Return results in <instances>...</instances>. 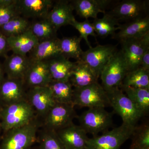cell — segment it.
Returning a JSON list of instances; mask_svg holds the SVG:
<instances>
[{
  "instance_id": "obj_1",
  "label": "cell",
  "mask_w": 149,
  "mask_h": 149,
  "mask_svg": "<svg viewBox=\"0 0 149 149\" xmlns=\"http://www.w3.org/2000/svg\"><path fill=\"white\" fill-rule=\"evenodd\" d=\"M35 110L27 99L3 108L0 114L2 130L6 132L34 120Z\"/></svg>"
},
{
  "instance_id": "obj_2",
  "label": "cell",
  "mask_w": 149,
  "mask_h": 149,
  "mask_svg": "<svg viewBox=\"0 0 149 149\" xmlns=\"http://www.w3.org/2000/svg\"><path fill=\"white\" fill-rule=\"evenodd\" d=\"M136 127L123 123L119 127L101 135L89 138L86 149H120L123 144L131 138Z\"/></svg>"
},
{
  "instance_id": "obj_3",
  "label": "cell",
  "mask_w": 149,
  "mask_h": 149,
  "mask_svg": "<svg viewBox=\"0 0 149 149\" xmlns=\"http://www.w3.org/2000/svg\"><path fill=\"white\" fill-rule=\"evenodd\" d=\"M110 105L119 115L123 123L133 126L144 115L135 104L119 88L106 91Z\"/></svg>"
},
{
  "instance_id": "obj_4",
  "label": "cell",
  "mask_w": 149,
  "mask_h": 149,
  "mask_svg": "<svg viewBox=\"0 0 149 149\" xmlns=\"http://www.w3.org/2000/svg\"><path fill=\"white\" fill-rule=\"evenodd\" d=\"M77 118L79 125L93 136L106 132L112 125V114L104 108H89Z\"/></svg>"
},
{
  "instance_id": "obj_5",
  "label": "cell",
  "mask_w": 149,
  "mask_h": 149,
  "mask_svg": "<svg viewBox=\"0 0 149 149\" xmlns=\"http://www.w3.org/2000/svg\"><path fill=\"white\" fill-rule=\"evenodd\" d=\"M38 125L34 120L6 132L0 149H29L37 140Z\"/></svg>"
},
{
  "instance_id": "obj_6",
  "label": "cell",
  "mask_w": 149,
  "mask_h": 149,
  "mask_svg": "<svg viewBox=\"0 0 149 149\" xmlns=\"http://www.w3.org/2000/svg\"><path fill=\"white\" fill-rule=\"evenodd\" d=\"M128 72L121 52L116 51L101 72L102 86L106 91L120 88Z\"/></svg>"
},
{
  "instance_id": "obj_7",
  "label": "cell",
  "mask_w": 149,
  "mask_h": 149,
  "mask_svg": "<svg viewBox=\"0 0 149 149\" xmlns=\"http://www.w3.org/2000/svg\"><path fill=\"white\" fill-rule=\"evenodd\" d=\"M72 105L88 108H105L110 103L106 91L97 82L84 88H74Z\"/></svg>"
},
{
  "instance_id": "obj_8",
  "label": "cell",
  "mask_w": 149,
  "mask_h": 149,
  "mask_svg": "<svg viewBox=\"0 0 149 149\" xmlns=\"http://www.w3.org/2000/svg\"><path fill=\"white\" fill-rule=\"evenodd\" d=\"M120 49L128 72L140 66L142 57L149 49V32L142 37L120 41Z\"/></svg>"
},
{
  "instance_id": "obj_9",
  "label": "cell",
  "mask_w": 149,
  "mask_h": 149,
  "mask_svg": "<svg viewBox=\"0 0 149 149\" xmlns=\"http://www.w3.org/2000/svg\"><path fill=\"white\" fill-rule=\"evenodd\" d=\"M148 0H123L107 13L118 21L126 22L148 15Z\"/></svg>"
},
{
  "instance_id": "obj_10",
  "label": "cell",
  "mask_w": 149,
  "mask_h": 149,
  "mask_svg": "<svg viewBox=\"0 0 149 149\" xmlns=\"http://www.w3.org/2000/svg\"><path fill=\"white\" fill-rule=\"evenodd\" d=\"M116 51V46L98 45L83 52L80 60L87 65L99 78L104 67Z\"/></svg>"
},
{
  "instance_id": "obj_11",
  "label": "cell",
  "mask_w": 149,
  "mask_h": 149,
  "mask_svg": "<svg viewBox=\"0 0 149 149\" xmlns=\"http://www.w3.org/2000/svg\"><path fill=\"white\" fill-rule=\"evenodd\" d=\"M76 116L73 105L56 103L46 115L45 123L48 129L57 131L72 124Z\"/></svg>"
},
{
  "instance_id": "obj_12",
  "label": "cell",
  "mask_w": 149,
  "mask_h": 149,
  "mask_svg": "<svg viewBox=\"0 0 149 149\" xmlns=\"http://www.w3.org/2000/svg\"><path fill=\"white\" fill-rule=\"evenodd\" d=\"M23 80L5 77L0 84V104L3 107L27 99Z\"/></svg>"
},
{
  "instance_id": "obj_13",
  "label": "cell",
  "mask_w": 149,
  "mask_h": 149,
  "mask_svg": "<svg viewBox=\"0 0 149 149\" xmlns=\"http://www.w3.org/2000/svg\"><path fill=\"white\" fill-rule=\"evenodd\" d=\"M52 0H16L19 15L28 19H41L47 18L53 5Z\"/></svg>"
},
{
  "instance_id": "obj_14",
  "label": "cell",
  "mask_w": 149,
  "mask_h": 149,
  "mask_svg": "<svg viewBox=\"0 0 149 149\" xmlns=\"http://www.w3.org/2000/svg\"><path fill=\"white\" fill-rule=\"evenodd\" d=\"M27 99L34 110L45 116L56 104L48 86L30 88Z\"/></svg>"
},
{
  "instance_id": "obj_15",
  "label": "cell",
  "mask_w": 149,
  "mask_h": 149,
  "mask_svg": "<svg viewBox=\"0 0 149 149\" xmlns=\"http://www.w3.org/2000/svg\"><path fill=\"white\" fill-rule=\"evenodd\" d=\"M65 149H86L87 133L80 125L73 123L56 131Z\"/></svg>"
},
{
  "instance_id": "obj_16",
  "label": "cell",
  "mask_w": 149,
  "mask_h": 149,
  "mask_svg": "<svg viewBox=\"0 0 149 149\" xmlns=\"http://www.w3.org/2000/svg\"><path fill=\"white\" fill-rule=\"evenodd\" d=\"M73 6L70 1H54L47 16V19L57 30L61 27L70 25L74 19Z\"/></svg>"
},
{
  "instance_id": "obj_17",
  "label": "cell",
  "mask_w": 149,
  "mask_h": 149,
  "mask_svg": "<svg viewBox=\"0 0 149 149\" xmlns=\"http://www.w3.org/2000/svg\"><path fill=\"white\" fill-rule=\"evenodd\" d=\"M52 81L47 63L44 61H33L25 74L24 79L25 85L30 88L48 86Z\"/></svg>"
},
{
  "instance_id": "obj_18",
  "label": "cell",
  "mask_w": 149,
  "mask_h": 149,
  "mask_svg": "<svg viewBox=\"0 0 149 149\" xmlns=\"http://www.w3.org/2000/svg\"><path fill=\"white\" fill-rule=\"evenodd\" d=\"M74 10L80 17L88 19L97 18L100 13H106V10L114 1L111 0H74L70 1Z\"/></svg>"
},
{
  "instance_id": "obj_19",
  "label": "cell",
  "mask_w": 149,
  "mask_h": 149,
  "mask_svg": "<svg viewBox=\"0 0 149 149\" xmlns=\"http://www.w3.org/2000/svg\"><path fill=\"white\" fill-rule=\"evenodd\" d=\"M118 31L112 37L119 42L142 37L149 32V15L125 22L118 26Z\"/></svg>"
},
{
  "instance_id": "obj_20",
  "label": "cell",
  "mask_w": 149,
  "mask_h": 149,
  "mask_svg": "<svg viewBox=\"0 0 149 149\" xmlns=\"http://www.w3.org/2000/svg\"><path fill=\"white\" fill-rule=\"evenodd\" d=\"M31 60L27 56L13 53L6 57L3 66L7 78L24 81Z\"/></svg>"
},
{
  "instance_id": "obj_21",
  "label": "cell",
  "mask_w": 149,
  "mask_h": 149,
  "mask_svg": "<svg viewBox=\"0 0 149 149\" xmlns=\"http://www.w3.org/2000/svg\"><path fill=\"white\" fill-rule=\"evenodd\" d=\"M57 37L39 42L29 53L28 57L33 61H44L61 55Z\"/></svg>"
},
{
  "instance_id": "obj_22",
  "label": "cell",
  "mask_w": 149,
  "mask_h": 149,
  "mask_svg": "<svg viewBox=\"0 0 149 149\" xmlns=\"http://www.w3.org/2000/svg\"><path fill=\"white\" fill-rule=\"evenodd\" d=\"M97 78L87 65L81 60L74 62L69 81L74 88H84L98 82Z\"/></svg>"
},
{
  "instance_id": "obj_23",
  "label": "cell",
  "mask_w": 149,
  "mask_h": 149,
  "mask_svg": "<svg viewBox=\"0 0 149 149\" xmlns=\"http://www.w3.org/2000/svg\"><path fill=\"white\" fill-rule=\"evenodd\" d=\"M7 41L13 53L23 56H27L39 42L29 29L17 36L8 37Z\"/></svg>"
},
{
  "instance_id": "obj_24",
  "label": "cell",
  "mask_w": 149,
  "mask_h": 149,
  "mask_svg": "<svg viewBox=\"0 0 149 149\" xmlns=\"http://www.w3.org/2000/svg\"><path fill=\"white\" fill-rule=\"evenodd\" d=\"M52 80L68 81L74 62L61 55L46 61Z\"/></svg>"
},
{
  "instance_id": "obj_25",
  "label": "cell",
  "mask_w": 149,
  "mask_h": 149,
  "mask_svg": "<svg viewBox=\"0 0 149 149\" xmlns=\"http://www.w3.org/2000/svg\"><path fill=\"white\" fill-rule=\"evenodd\" d=\"M56 103L72 104L74 88L69 80H52L48 85Z\"/></svg>"
},
{
  "instance_id": "obj_26",
  "label": "cell",
  "mask_w": 149,
  "mask_h": 149,
  "mask_svg": "<svg viewBox=\"0 0 149 149\" xmlns=\"http://www.w3.org/2000/svg\"><path fill=\"white\" fill-rule=\"evenodd\" d=\"M93 27L97 36L106 37L109 35L112 37L118 30L120 25L119 22L108 13L104 14L101 18L94 19L93 22Z\"/></svg>"
},
{
  "instance_id": "obj_27",
  "label": "cell",
  "mask_w": 149,
  "mask_h": 149,
  "mask_svg": "<svg viewBox=\"0 0 149 149\" xmlns=\"http://www.w3.org/2000/svg\"><path fill=\"white\" fill-rule=\"evenodd\" d=\"M82 38L73 36L65 37L59 40V47L61 55L66 58L80 60L83 51L80 46Z\"/></svg>"
},
{
  "instance_id": "obj_28",
  "label": "cell",
  "mask_w": 149,
  "mask_h": 149,
  "mask_svg": "<svg viewBox=\"0 0 149 149\" xmlns=\"http://www.w3.org/2000/svg\"><path fill=\"white\" fill-rule=\"evenodd\" d=\"M120 88L144 115L149 111V89L129 87Z\"/></svg>"
},
{
  "instance_id": "obj_29",
  "label": "cell",
  "mask_w": 149,
  "mask_h": 149,
  "mask_svg": "<svg viewBox=\"0 0 149 149\" xmlns=\"http://www.w3.org/2000/svg\"><path fill=\"white\" fill-rule=\"evenodd\" d=\"M121 87L149 89V71L139 67L127 72Z\"/></svg>"
},
{
  "instance_id": "obj_30",
  "label": "cell",
  "mask_w": 149,
  "mask_h": 149,
  "mask_svg": "<svg viewBox=\"0 0 149 149\" xmlns=\"http://www.w3.org/2000/svg\"><path fill=\"white\" fill-rule=\"evenodd\" d=\"M29 29L39 42L57 37V30L46 18L31 22Z\"/></svg>"
},
{
  "instance_id": "obj_31",
  "label": "cell",
  "mask_w": 149,
  "mask_h": 149,
  "mask_svg": "<svg viewBox=\"0 0 149 149\" xmlns=\"http://www.w3.org/2000/svg\"><path fill=\"white\" fill-rule=\"evenodd\" d=\"M31 22L21 16L13 18L0 27V32L7 38L21 34L29 29Z\"/></svg>"
},
{
  "instance_id": "obj_32",
  "label": "cell",
  "mask_w": 149,
  "mask_h": 149,
  "mask_svg": "<svg viewBox=\"0 0 149 149\" xmlns=\"http://www.w3.org/2000/svg\"><path fill=\"white\" fill-rule=\"evenodd\" d=\"M131 138L132 143L129 149H149V127L148 125L136 127Z\"/></svg>"
},
{
  "instance_id": "obj_33",
  "label": "cell",
  "mask_w": 149,
  "mask_h": 149,
  "mask_svg": "<svg viewBox=\"0 0 149 149\" xmlns=\"http://www.w3.org/2000/svg\"><path fill=\"white\" fill-rule=\"evenodd\" d=\"M18 16L16 0H0V27Z\"/></svg>"
},
{
  "instance_id": "obj_34",
  "label": "cell",
  "mask_w": 149,
  "mask_h": 149,
  "mask_svg": "<svg viewBox=\"0 0 149 149\" xmlns=\"http://www.w3.org/2000/svg\"><path fill=\"white\" fill-rule=\"evenodd\" d=\"M40 149H65L56 131L48 129L39 141Z\"/></svg>"
},
{
  "instance_id": "obj_35",
  "label": "cell",
  "mask_w": 149,
  "mask_h": 149,
  "mask_svg": "<svg viewBox=\"0 0 149 149\" xmlns=\"http://www.w3.org/2000/svg\"><path fill=\"white\" fill-rule=\"evenodd\" d=\"M70 25L73 26L79 32L80 34L79 37L85 40L89 48L92 47L89 43L88 37L89 36H92L96 37L97 36L93 23L88 19H85L84 21L79 22L74 18L71 22Z\"/></svg>"
},
{
  "instance_id": "obj_36",
  "label": "cell",
  "mask_w": 149,
  "mask_h": 149,
  "mask_svg": "<svg viewBox=\"0 0 149 149\" xmlns=\"http://www.w3.org/2000/svg\"><path fill=\"white\" fill-rule=\"evenodd\" d=\"M10 50L7 38L0 32V57L6 56L9 51Z\"/></svg>"
},
{
  "instance_id": "obj_37",
  "label": "cell",
  "mask_w": 149,
  "mask_h": 149,
  "mask_svg": "<svg viewBox=\"0 0 149 149\" xmlns=\"http://www.w3.org/2000/svg\"><path fill=\"white\" fill-rule=\"evenodd\" d=\"M139 67L149 71V49L142 57Z\"/></svg>"
},
{
  "instance_id": "obj_38",
  "label": "cell",
  "mask_w": 149,
  "mask_h": 149,
  "mask_svg": "<svg viewBox=\"0 0 149 149\" xmlns=\"http://www.w3.org/2000/svg\"><path fill=\"white\" fill-rule=\"evenodd\" d=\"M5 73L4 70L3 64H2L1 63L0 61V84L5 78Z\"/></svg>"
},
{
  "instance_id": "obj_39",
  "label": "cell",
  "mask_w": 149,
  "mask_h": 149,
  "mask_svg": "<svg viewBox=\"0 0 149 149\" xmlns=\"http://www.w3.org/2000/svg\"><path fill=\"white\" fill-rule=\"evenodd\" d=\"M3 107L0 104V114H1V112L2 110L3 109Z\"/></svg>"
},
{
  "instance_id": "obj_40",
  "label": "cell",
  "mask_w": 149,
  "mask_h": 149,
  "mask_svg": "<svg viewBox=\"0 0 149 149\" xmlns=\"http://www.w3.org/2000/svg\"><path fill=\"white\" fill-rule=\"evenodd\" d=\"M2 130L1 126V121H0V132Z\"/></svg>"
},
{
  "instance_id": "obj_41",
  "label": "cell",
  "mask_w": 149,
  "mask_h": 149,
  "mask_svg": "<svg viewBox=\"0 0 149 149\" xmlns=\"http://www.w3.org/2000/svg\"></svg>"
}]
</instances>
